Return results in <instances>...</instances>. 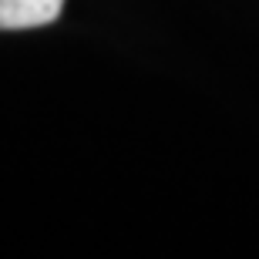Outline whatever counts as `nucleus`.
I'll return each instance as SVG.
<instances>
[{
	"instance_id": "1",
	"label": "nucleus",
	"mask_w": 259,
	"mask_h": 259,
	"mask_svg": "<svg viewBox=\"0 0 259 259\" xmlns=\"http://www.w3.org/2000/svg\"><path fill=\"white\" fill-rule=\"evenodd\" d=\"M64 0H0V30H30L58 20Z\"/></svg>"
}]
</instances>
